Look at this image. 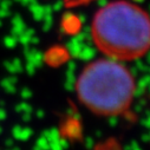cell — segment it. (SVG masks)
I'll use <instances>...</instances> for the list:
<instances>
[{"mask_svg":"<svg viewBox=\"0 0 150 150\" xmlns=\"http://www.w3.org/2000/svg\"><path fill=\"white\" fill-rule=\"evenodd\" d=\"M79 102L102 117H131L136 81L130 70L111 58H99L86 64L76 81Z\"/></svg>","mask_w":150,"mask_h":150,"instance_id":"7a4b0ae2","label":"cell"},{"mask_svg":"<svg viewBox=\"0 0 150 150\" xmlns=\"http://www.w3.org/2000/svg\"><path fill=\"white\" fill-rule=\"evenodd\" d=\"M92 1H96V0H64V4L69 8H74L79 6H85ZM134 1H142V0H134Z\"/></svg>","mask_w":150,"mask_h":150,"instance_id":"277c9868","label":"cell"},{"mask_svg":"<svg viewBox=\"0 0 150 150\" xmlns=\"http://www.w3.org/2000/svg\"><path fill=\"white\" fill-rule=\"evenodd\" d=\"M91 38L108 58L131 62L150 51V14L134 0H115L91 21Z\"/></svg>","mask_w":150,"mask_h":150,"instance_id":"6da1fadb","label":"cell"},{"mask_svg":"<svg viewBox=\"0 0 150 150\" xmlns=\"http://www.w3.org/2000/svg\"><path fill=\"white\" fill-rule=\"evenodd\" d=\"M92 150H124L121 142L115 137H108L98 142Z\"/></svg>","mask_w":150,"mask_h":150,"instance_id":"3957f363","label":"cell"}]
</instances>
